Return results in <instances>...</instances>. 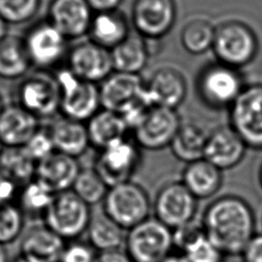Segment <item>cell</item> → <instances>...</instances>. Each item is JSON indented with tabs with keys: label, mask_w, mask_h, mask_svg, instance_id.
Listing matches in <instances>:
<instances>
[{
	"label": "cell",
	"mask_w": 262,
	"mask_h": 262,
	"mask_svg": "<svg viewBox=\"0 0 262 262\" xmlns=\"http://www.w3.org/2000/svg\"><path fill=\"white\" fill-rule=\"evenodd\" d=\"M202 227L224 256H237L256 234V219L252 207L243 198L226 194L207 206Z\"/></svg>",
	"instance_id": "6da1fadb"
},
{
	"label": "cell",
	"mask_w": 262,
	"mask_h": 262,
	"mask_svg": "<svg viewBox=\"0 0 262 262\" xmlns=\"http://www.w3.org/2000/svg\"><path fill=\"white\" fill-rule=\"evenodd\" d=\"M101 108L122 117L129 131L134 130L152 106L140 75L113 72L99 86Z\"/></svg>",
	"instance_id": "7a4b0ae2"
},
{
	"label": "cell",
	"mask_w": 262,
	"mask_h": 262,
	"mask_svg": "<svg viewBox=\"0 0 262 262\" xmlns=\"http://www.w3.org/2000/svg\"><path fill=\"white\" fill-rule=\"evenodd\" d=\"M53 76L60 92L62 117L85 123L101 108L96 84L78 78L67 67L59 68Z\"/></svg>",
	"instance_id": "3957f363"
},
{
	"label": "cell",
	"mask_w": 262,
	"mask_h": 262,
	"mask_svg": "<svg viewBox=\"0 0 262 262\" xmlns=\"http://www.w3.org/2000/svg\"><path fill=\"white\" fill-rule=\"evenodd\" d=\"M244 87L239 71L219 61L206 64L195 81L200 99L214 110L229 108Z\"/></svg>",
	"instance_id": "277c9868"
},
{
	"label": "cell",
	"mask_w": 262,
	"mask_h": 262,
	"mask_svg": "<svg viewBox=\"0 0 262 262\" xmlns=\"http://www.w3.org/2000/svg\"><path fill=\"white\" fill-rule=\"evenodd\" d=\"M150 209L145 189L130 180L108 188L101 210L124 230H129L149 218Z\"/></svg>",
	"instance_id": "5b68a950"
},
{
	"label": "cell",
	"mask_w": 262,
	"mask_h": 262,
	"mask_svg": "<svg viewBox=\"0 0 262 262\" xmlns=\"http://www.w3.org/2000/svg\"><path fill=\"white\" fill-rule=\"evenodd\" d=\"M257 49L256 35L245 23L230 19L215 27L212 50L217 61L238 70L252 61Z\"/></svg>",
	"instance_id": "8992f818"
},
{
	"label": "cell",
	"mask_w": 262,
	"mask_h": 262,
	"mask_svg": "<svg viewBox=\"0 0 262 262\" xmlns=\"http://www.w3.org/2000/svg\"><path fill=\"white\" fill-rule=\"evenodd\" d=\"M124 245L133 262H162L174 249L172 229L149 217L127 230Z\"/></svg>",
	"instance_id": "52a82bcc"
},
{
	"label": "cell",
	"mask_w": 262,
	"mask_h": 262,
	"mask_svg": "<svg viewBox=\"0 0 262 262\" xmlns=\"http://www.w3.org/2000/svg\"><path fill=\"white\" fill-rule=\"evenodd\" d=\"M90 207L72 190L54 195L43 216L44 225L64 241H76L86 232L91 219Z\"/></svg>",
	"instance_id": "ba28073f"
},
{
	"label": "cell",
	"mask_w": 262,
	"mask_h": 262,
	"mask_svg": "<svg viewBox=\"0 0 262 262\" xmlns=\"http://www.w3.org/2000/svg\"><path fill=\"white\" fill-rule=\"evenodd\" d=\"M32 67L48 71L67 58L68 39L47 19L31 26L23 37Z\"/></svg>",
	"instance_id": "9c48e42d"
},
{
	"label": "cell",
	"mask_w": 262,
	"mask_h": 262,
	"mask_svg": "<svg viewBox=\"0 0 262 262\" xmlns=\"http://www.w3.org/2000/svg\"><path fill=\"white\" fill-rule=\"evenodd\" d=\"M229 127L247 147L262 148V85L244 87L229 106Z\"/></svg>",
	"instance_id": "30bf717a"
},
{
	"label": "cell",
	"mask_w": 262,
	"mask_h": 262,
	"mask_svg": "<svg viewBox=\"0 0 262 262\" xmlns=\"http://www.w3.org/2000/svg\"><path fill=\"white\" fill-rule=\"evenodd\" d=\"M139 148L134 140L118 139L99 150L93 168L108 187L130 181L141 162Z\"/></svg>",
	"instance_id": "8fae6325"
},
{
	"label": "cell",
	"mask_w": 262,
	"mask_h": 262,
	"mask_svg": "<svg viewBox=\"0 0 262 262\" xmlns=\"http://www.w3.org/2000/svg\"><path fill=\"white\" fill-rule=\"evenodd\" d=\"M37 119L59 113L60 92L54 76L40 73L25 78L16 88V102Z\"/></svg>",
	"instance_id": "7c38bea8"
},
{
	"label": "cell",
	"mask_w": 262,
	"mask_h": 262,
	"mask_svg": "<svg viewBox=\"0 0 262 262\" xmlns=\"http://www.w3.org/2000/svg\"><path fill=\"white\" fill-rule=\"evenodd\" d=\"M198 200L180 182H168L163 185L154 201L155 218L174 230L193 221Z\"/></svg>",
	"instance_id": "4fadbf2b"
},
{
	"label": "cell",
	"mask_w": 262,
	"mask_h": 262,
	"mask_svg": "<svg viewBox=\"0 0 262 262\" xmlns=\"http://www.w3.org/2000/svg\"><path fill=\"white\" fill-rule=\"evenodd\" d=\"M181 124L176 110L151 106L142 122L133 130V140L140 148L163 149L170 146Z\"/></svg>",
	"instance_id": "5bb4252c"
},
{
	"label": "cell",
	"mask_w": 262,
	"mask_h": 262,
	"mask_svg": "<svg viewBox=\"0 0 262 262\" xmlns=\"http://www.w3.org/2000/svg\"><path fill=\"white\" fill-rule=\"evenodd\" d=\"M177 16L175 0H135L132 23L144 39H160L169 34Z\"/></svg>",
	"instance_id": "9a60e30c"
},
{
	"label": "cell",
	"mask_w": 262,
	"mask_h": 262,
	"mask_svg": "<svg viewBox=\"0 0 262 262\" xmlns=\"http://www.w3.org/2000/svg\"><path fill=\"white\" fill-rule=\"evenodd\" d=\"M67 63L78 78L94 84L101 83L114 72L111 50L91 40L70 48Z\"/></svg>",
	"instance_id": "2e32d148"
},
{
	"label": "cell",
	"mask_w": 262,
	"mask_h": 262,
	"mask_svg": "<svg viewBox=\"0 0 262 262\" xmlns=\"http://www.w3.org/2000/svg\"><path fill=\"white\" fill-rule=\"evenodd\" d=\"M93 10L86 0H51L47 20L68 40L88 34Z\"/></svg>",
	"instance_id": "e0dca14e"
},
{
	"label": "cell",
	"mask_w": 262,
	"mask_h": 262,
	"mask_svg": "<svg viewBox=\"0 0 262 262\" xmlns=\"http://www.w3.org/2000/svg\"><path fill=\"white\" fill-rule=\"evenodd\" d=\"M145 88L152 106L172 110H176L184 101L187 93L184 76L171 67H163L155 71L145 83Z\"/></svg>",
	"instance_id": "ac0fdd59"
},
{
	"label": "cell",
	"mask_w": 262,
	"mask_h": 262,
	"mask_svg": "<svg viewBox=\"0 0 262 262\" xmlns=\"http://www.w3.org/2000/svg\"><path fill=\"white\" fill-rule=\"evenodd\" d=\"M246 149L241 137L229 126H222L208 134L204 159L221 171L229 170L242 162Z\"/></svg>",
	"instance_id": "d6986e66"
},
{
	"label": "cell",
	"mask_w": 262,
	"mask_h": 262,
	"mask_svg": "<svg viewBox=\"0 0 262 262\" xmlns=\"http://www.w3.org/2000/svg\"><path fill=\"white\" fill-rule=\"evenodd\" d=\"M81 169L76 158L54 151L37 163L34 179L57 194L72 189Z\"/></svg>",
	"instance_id": "ffe728a7"
},
{
	"label": "cell",
	"mask_w": 262,
	"mask_h": 262,
	"mask_svg": "<svg viewBox=\"0 0 262 262\" xmlns=\"http://www.w3.org/2000/svg\"><path fill=\"white\" fill-rule=\"evenodd\" d=\"M39 128V119L17 103L4 105L0 113V142L3 146H24Z\"/></svg>",
	"instance_id": "44dd1931"
},
{
	"label": "cell",
	"mask_w": 262,
	"mask_h": 262,
	"mask_svg": "<svg viewBox=\"0 0 262 262\" xmlns=\"http://www.w3.org/2000/svg\"><path fill=\"white\" fill-rule=\"evenodd\" d=\"M64 247L66 241L43 224L26 232L20 241L19 254L39 262H58Z\"/></svg>",
	"instance_id": "7402d4cb"
},
{
	"label": "cell",
	"mask_w": 262,
	"mask_h": 262,
	"mask_svg": "<svg viewBox=\"0 0 262 262\" xmlns=\"http://www.w3.org/2000/svg\"><path fill=\"white\" fill-rule=\"evenodd\" d=\"M55 151L78 159L90 146L86 123L61 116L48 128Z\"/></svg>",
	"instance_id": "603a6c76"
},
{
	"label": "cell",
	"mask_w": 262,
	"mask_h": 262,
	"mask_svg": "<svg viewBox=\"0 0 262 262\" xmlns=\"http://www.w3.org/2000/svg\"><path fill=\"white\" fill-rule=\"evenodd\" d=\"M90 40L112 50L129 35L128 20L120 10L95 12L88 30Z\"/></svg>",
	"instance_id": "cb8c5ba5"
},
{
	"label": "cell",
	"mask_w": 262,
	"mask_h": 262,
	"mask_svg": "<svg viewBox=\"0 0 262 262\" xmlns=\"http://www.w3.org/2000/svg\"><path fill=\"white\" fill-rule=\"evenodd\" d=\"M181 182L196 200H206L221 187L222 171L203 158L186 164Z\"/></svg>",
	"instance_id": "d4e9b609"
},
{
	"label": "cell",
	"mask_w": 262,
	"mask_h": 262,
	"mask_svg": "<svg viewBox=\"0 0 262 262\" xmlns=\"http://www.w3.org/2000/svg\"><path fill=\"white\" fill-rule=\"evenodd\" d=\"M90 145L101 150L112 142L126 137L129 131L122 117L100 108L86 123Z\"/></svg>",
	"instance_id": "484cf974"
},
{
	"label": "cell",
	"mask_w": 262,
	"mask_h": 262,
	"mask_svg": "<svg viewBox=\"0 0 262 262\" xmlns=\"http://www.w3.org/2000/svg\"><path fill=\"white\" fill-rule=\"evenodd\" d=\"M114 72L135 74L145 68L148 60V48L142 38L137 33L130 34L123 42L111 50Z\"/></svg>",
	"instance_id": "4316f807"
},
{
	"label": "cell",
	"mask_w": 262,
	"mask_h": 262,
	"mask_svg": "<svg viewBox=\"0 0 262 262\" xmlns=\"http://www.w3.org/2000/svg\"><path fill=\"white\" fill-rule=\"evenodd\" d=\"M88 244L98 252L120 250L125 243V230L101 210L91 215L86 230Z\"/></svg>",
	"instance_id": "83f0119b"
},
{
	"label": "cell",
	"mask_w": 262,
	"mask_h": 262,
	"mask_svg": "<svg viewBox=\"0 0 262 262\" xmlns=\"http://www.w3.org/2000/svg\"><path fill=\"white\" fill-rule=\"evenodd\" d=\"M208 134L194 123L181 124L175 134L170 149L179 161L189 164L204 158Z\"/></svg>",
	"instance_id": "f1b7e54d"
},
{
	"label": "cell",
	"mask_w": 262,
	"mask_h": 262,
	"mask_svg": "<svg viewBox=\"0 0 262 262\" xmlns=\"http://www.w3.org/2000/svg\"><path fill=\"white\" fill-rule=\"evenodd\" d=\"M31 67L23 38L7 34L0 41V78L5 80L21 78Z\"/></svg>",
	"instance_id": "f546056e"
},
{
	"label": "cell",
	"mask_w": 262,
	"mask_h": 262,
	"mask_svg": "<svg viewBox=\"0 0 262 262\" xmlns=\"http://www.w3.org/2000/svg\"><path fill=\"white\" fill-rule=\"evenodd\" d=\"M37 163L23 146H3L0 151V173L12 180L19 187L35 178Z\"/></svg>",
	"instance_id": "4dcf8cb0"
},
{
	"label": "cell",
	"mask_w": 262,
	"mask_h": 262,
	"mask_svg": "<svg viewBox=\"0 0 262 262\" xmlns=\"http://www.w3.org/2000/svg\"><path fill=\"white\" fill-rule=\"evenodd\" d=\"M54 195L55 194L46 186L36 179H33L19 188L17 205L25 216L43 218Z\"/></svg>",
	"instance_id": "1f68e13d"
},
{
	"label": "cell",
	"mask_w": 262,
	"mask_h": 262,
	"mask_svg": "<svg viewBox=\"0 0 262 262\" xmlns=\"http://www.w3.org/2000/svg\"><path fill=\"white\" fill-rule=\"evenodd\" d=\"M215 27L206 19L195 18L188 21L181 31L180 41L185 51L199 55L212 49Z\"/></svg>",
	"instance_id": "d6a6232c"
},
{
	"label": "cell",
	"mask_w": 262,
	"mask_h": 262,
	"mask_svg": "<svg viewBox=\"0 0 262 262\" xmlns=\"http://www.w3.org/2000/svg\"><path fill=\"white\" fill-rule=\"evenodd\" d=\"M108 188L94 168H86L81 169L71 190L91 207L102 204Z\"/></svg>",
	"instance_id": "836d02e7"
},
{
	"label": "cell",
	"mask_w": 262,
	"mask_h": 262,
	"mask_svg": "<svg viewBox=\"0 0 262 262\" xmlns=\"http://www.w3.org/2000/svg\"><path fill=\"white\" fill-rule=\"evenodd\" d=\"M23 211L14 202L0 204V245H8L21 234L25 226Z\"/></svg>",
	"instance_id": "e575fe53"
},
{
	"label": "cell",
	"mask_w": 262,
	"mask_h": 262,
	"mask_svg": "<svg viewBox=\"0 0 262 262\" xmlns=\"http://www.w3.org/2000/svg\"><path fill=\"white\" fill-rule=\"evenodd\" d=\"M41 0H0V16L7 25H21L33 19Z\"/></svg>",
	"instance_id": "d590c367"
},
{
	"label": "cell",
	"mask_w": 262,
	"mask_h": 262,
	"mask_svg": "<svg viewBox=\"0 0 262 262\" xmlns=\"http://www.w3.org/2000/svg\"><path fill=\"white\" fill-rule=\"evenodd\" d=\"M187 262H223L224 255L204 234L182 253Z\"/></svg>",
	"instance_id": "8d00e7d4"
},
{
	"label": "cell",
	"mask_w": 262,
	"mask_h": 262,
	"mask_svg": "<svg viewBox=\"0 0 262 262\" xmlns=\"http://www.w3.org/2000/svg\"><path fill=\"white\" fill-rule=\"evenodd\" d=\"M27 154L36 162H40L55 151L49 129L40 127L23 146Z\"/></svg>",
	"instance_id": "74e56055"
},
{
	"label": "cell",
	"mask_w": 262,
	"mask_h": 262,
	"mask_svg": "<svg viewBox=\"0 0 262 262\" xmlns=\"http://www.w3.org/2000/svg\"><path fill=\"white\" fill-rule=\"evenodd\" d=\"M96 254L89 244L72 241L66 244L58 262H94Z\"/></svg>",
	"instance_id": "f35d334b"
},
{
	"label": "cell",
	"mask_w": 262,
	"mask_h": 262,
	"mask_svg": "<svg viewBox=\"0 0 262 262\" xmlns=\"http://www.w3.org/2000/svg\"><path fill=\"white\" fill-rule=\"evenodd\" d=\"M202 224H196L193 221L172 230L173 247L178 253H182L189 245L204 235Z\"/></svg>",
	"instance_id": "ab89813d"
},
{
	"label": "cell",
	"mask_w": 262,
	"mask_h": 262,
	"mask_svg": "<svg viewBox=\"0 0 262 262\" xmlns=\"http://www.w3.org/2000/svg\"><path fill=\"white\" fill-rule=\"evenodd\" d=\"M239 256L243 262H262V233L255 234Z\"/></svg>",
	"instance_id": "60d3db41"
},
{
	"label": "cell",
	"mask_w": 262,
	"mask_h": 262,
	"mask_svg": "<svg viewBox=\"0 0 262 262\" xmlns=\"http://www.w3.org/2000/svg\"><path fill=\"white\" fill-rule=\"evenodd\" d=\"M19 186L0 173V204L11 203L17 198Z\"/></svg>",
	"instance_id": "b9f144b4"
},
{
	"label": "cell",
	"mask_w": 262,
	"mask_h": 262,
	"mask_svg": "<svg viewBox=\"0 0 262 262\" xmlns=\"http://www.w3.org/2000/svg\"><path fill=\"white\" fill-rule=\"evenodd\" d=\"M94 262H133L125 251L113 250L105 252H98Z\"/></svg>",
	"instance_id": "7bdbcfd3"
},
{
	"label": "cell",
	"mask_w": 262,
	"mask_h": 262,
	"mask_svg": "<svg viewBox=\"0 0 262 262\" xmlns=\"http://www.w3.org/2000/svg\"><path fill=\"white\" fill-rule=\"evenodd\" d=\"M91 9L95 12L117 10L122 0H86Z\"/></svg>",
	"instance_id": "ee69618b"
},
{
	"label": "cell",
	"mask_w": 262,
	"mask_h": 262,
	"mask_svg": "<svg viewBox=\"0 0 262 262\" xmlns=\"http://www.w3.org/2000/svg\"><path fill=\"white\" fill-rule=\"evenodd\" d=\"M162 262H187L184 256L178 252H172L168 257H166Z\"/></svg>",
	"instance_id": "f6af8a7d"
},
{
	"label": "cell",
	"mask_w": 262,
	"mask_h": 262,
	"mask_svg": "<svg viewBox=\"0 0 262 262\" xmlns=\"http://www.w3.org/2000/svg\"><path fill=\"white\" fill-rule=\"evenodd\" d=\"M7 35V24L0 16V41Z\"/></svg>",
	"instance_id": "bcb514c9"
},
{
	"label": "cell",
	"mask_w": 262,
	"mask_h": 262,
	"mask_svg": "<svg viewBox=\"0 0 262 262\" xmlns=\"http://www.w3.org/2000/svg\"><path fill=\"white\" fill-rule=\"evenodd\" d=\"M12 262H39L33 258H30V257H27V256H24V255H18L17 257H15L13 259Z\"/></svg>",
	"instance_id": "7dc6e473"
},
{
	"label": "cell",
	"mask_w": 262,
	"mask_h": 262,
	"mask_svg": "<svg viewBox=\"0 0 262 262\" xmlns=\"http://www.w3.org/2000/svg\"><path fill=\"white\" fill-rule=\"evenodd\" d=\"M0 262H8V256L5 246L0 245Z\"/></svg>",
	"instance_id": "c3c4849f"
},
{
	"label": "cell",
	"mask_w": 262,
	"mask_h": 262,
	"mask_svg": "<svg viewBox=\"0 0 262 262\" xmlns=\"http://www.w3.org/2000/svg\"><path fill=\"white\" fill-rule=\"evenodd\" d=\"M259 181H260V184L262 186V165H261L260 170H259Z\"/></svg>",
	"instance_id": "681fc988"
},
{
	"label": "cell",
	"mask_w": 262,
	"mask_h": 262,
	"mask_svg": "<svg viewBox=\"0 0 262 262\" xmlns=\"http://www.w3.org/2000/svg\"><path fill=\"white\" fill-rule=\"evenodd\" d=\"M3 107H4V104H3V98H2V95L0 94V113H1V111L3 110Z\"/></svg>",
	"instance_id": "f907efd6"
},
{
	"label": "cell",
	"mask_w": 262,
	"mask_h": 262,
	"mask_svg": "<svg viewBox=\"0 0 262 262\" xmlns=\"http://www.w3.org/2000/svg\"><path fill=\"white\" fill-rule=\"evenodd\" d=\"M2 148H3V145H2V143H1V142H0V151H1V150H2Z\"/></svg>",
	"instance_id": "816d5d0a"
}]
</instances>
